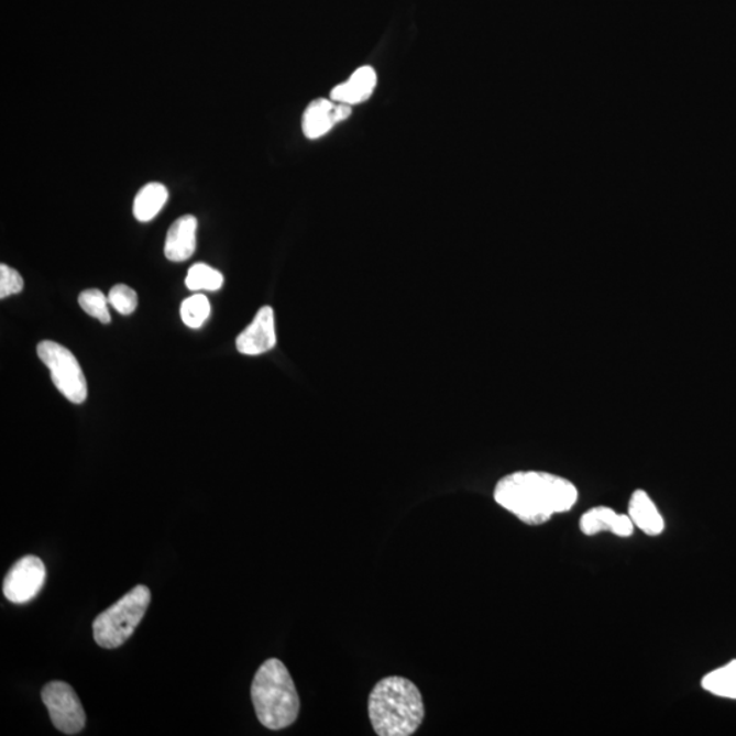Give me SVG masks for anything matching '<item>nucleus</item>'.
Instances as JSON below:
<instances>
[{
	"label": "nucleus",
	"mask_w": 736,
	"mask_h": 736,
	"mask_svg": "<svg viewBox=\"0 0 736 736\" xmlns=\"http://www.w3.org/2000/svg\"><path fill=\"white\" fill-rule=\"evenodd\" d=\"M494 499L518 520L540 525L572 510L579 488L569 479L550 472L518 471L496 483Z\"/></svg>",
	"instance_id": "f257e3e1"
},
{
	"label": "nucleus",
	"mask_w": 736,
	"mask_h": 736,
	"mask_svg": "<svg viewBox=\"0 0 736 736\" xmlns=\"http://www.w3.org/2000/svg\"><path fill=\"white\" fill-rule=\"evenodd\" d=\"M369 716L376 735H414L425 718L424 699L409 679L387 677L370 694Z\"/></svg>",
	"instance_id": "f03ea898"
},
{
	"label": "nucleus",
	"mask_w": 736,
	"mask_h": 736,
	"mask_svg": "<svg viewBox=\"0 0 736 736\" xmlns=\"http://www.w3.org/2000/svg\"><path fill=\"white\" fill-rule=\"evenodd\" d=\"M251 700L262 726L273 732L293 726L298 718L299 694L287 667L278 659L266 660L256 671Z\"/></svg>",
	"instance_id": "7ed1b4c3"
},
{
	"label": "nucleus",
	"mask_w": 736,
	"mask_h": 736,
	"mask_svg": "<svg viewBox=\"0 0 736 736\" xmlns=\"http://www.w3.org/2000/svg\"><path fill=\"white\" fill-rule=\"evenodd\" d=\"M151 604V591L136 585L94 622V636L101 648L116 649L129 640Z\"/></svg>",
	"instance_id": "20e7f679"
},
{
	"label": "nucleus",
	"mask_w": 736,
	"mask_h": 736,
	"mask_svg": "<svg viewBox=\"0 0 736 736\" xmlns=\"http://www.w3.org/2000/svg\"><path fill=\"white\" fill-rule=\"evenodd\" d=\"M37 355L48 367L54 385L68 402L83 404L88 397V385L84 371L67 348L54 341H42Z\"/></svg>",
	"instance_id": "39448f33"
},
{
	"label": "nucleus",
	"mask_w": 736,
	"mask_h": 736,
	"mask_svg": "<svg viewBox=\"0 0 736 736\" xmlns=\"http://www.w3.org/2000/svg\"><path fill=\"white\" fill-rule=\"evenodd\" d=\"M42 700L58 732L66 735H77L83 732L87 716L81 701L70 684L61 681L45 684Z\"/></svg>",
	"instance_id": "423d86ee"
},
{
	"label": "nucleus",
	"mask_w": 736,
	"mask_h": 736,
	"mask_svg": "<svg viewBox=\"0 0 736 736\" xmlns=\"http://www.w3.org/2000/svg\"><path fill=\"white\" fill-rule=\"evenodd\" d=\"M45 574L47 573L42 559L34 556L21 558L6 574L3 595L11 603L31 602L42 591Z\"/></svg>",
	"instance_id": "0eeeda50"
},
{
	"label": "nucleus",
	"mask_w": 736,
	"mask_h": 736,
	"mask_svg": "<svg viewBox=\"0 0 736 736\" xmlns=\"http://www.w3.org/2000/svg\"><path fill=\"white\" fill-rule=\"evenodd\" d=\"M276 342L275 312L271 306H265L255 314L253 322L239 334L237 348L243 355L256 356L273 350Z\"/></svg>",
	"instance_id": "6e6552de"
},
{
	"label": "nucleus",
	"mask_w": 736,
	"mask_h": 736,
	"mask_svg": "<svg viewBox=\"0 0 736 736\" xmlns=\"http://www.w3.org/2000/svg\"><path fill=\"white\" fill-rule=\"evenodd\" d=\"M629 515H618L612 507L597 506L584 513L580 518V529L586 536L612 532L619 538H629L635 532Z\"/></svg>",
	"instance_id": "1a4fd4ad"
},
{
	"label": "nucleus",
	"mask_w": 736,
	"mask_h": 736,
	"mask_svg": "<svg viewBox=\"0 0 736 736\" xmlns=\"http://www.w3.org/2000/svg\"><path fill=\"white\" fill-rule=\"evenodd\" d=\"M198 221L191 215L182 216L171 226L165 238L164 254L169 261L184 262L197 248Z\"/></svg>",
	"instance_id": "9d476101"
},
{
	"label": "nucleus",
	"mask_w": 736,
	"mask_h": 736,
	"mask_svg": "<svg viewBox=\"0 0 736 736\" xmlns=\"http://www.w3.org/2000/svg\"><path fill=\"white\" fill-rule=\"evenodd\" d=\"M627 515L636 528L649 536H658L666 528L663 516L645 490H636L631 494Z\"/></svg>",
	"instance_id": "9b49d317"
},
{
	"label": "nucleus",
	"mask_w": 736,
	"mask_h": 736,
	"mask_svg": "<svg viewBox=\"0 0 736 736\" xmlns=\"http://www.w3.org/2000/svg\"><path fill=\"white\" fill-rule=\"evenodd\" d=\"M376 87V73L373 67L363 66L352 74L347 83L338 85L330 94V99L339 105H361L370 99Z\"/></svg>",
	"instance_id": "f8f14e48"
},
{
	"label": "nucleus",
	"mask_w": 736,
	"mask_h": 736,
	"mask_svg": "<svg viewBox=\"0 0 736 736\" xmlns=\"http://www.w3.org/2000/svg\"><path fill=\"white\" fill-rule=\"evenodd\" d=\"M336 105L333 100L318 99L310 102L304 116V133L308 140L321 139L334 128Z\"/></svg>",
	"instance_id": "ddd939ff"
},
{
	"label": "nucleus",
	"mask_w": 736,
	"mask_h": 736,
	"mask_svg": "<svg viewBox=\"0 0 736 736\" xmlns=\"http://www.w3.org/2000/svg\"><path fill=\"white\" fill-rule=\"evenodd\" d=\"M168 197V188L157 184V182H152V184L142 187L134 199L133 212L135 219L141 222L152 221L154 217L162 212Z\"/></svg>",
	"instance_id": "4468645a"
},
{
	"label": "nucleus",
	"mask_w": 736,
	"mask_h": 736,
	"mask_svg": "<svg viewBox=\"0 0 736 736\" xmlns=\"http://www.w3.org/2000/svg\"><path fill=\"white\" fill-rule=\"evenodd\" d=\"M701 686L717 697L736 700V660L706 674Z\"/></svg>",
	"instance_id": "2eb2a0df"
},
{
	"label": "nucleus",
	"mask_w": 736,
	"mask_h": 736,
	"mask_svg": "<svg viewBox=\"0 0 736 736\" xmlns=\"http://www.w3.org/2000/svg\"><path fill=\"white\" fill-rule=\"evenodd\" d=\"M224 284L219 271L205 264H196L187 273L186 285L191 290H219Z\"/></svg>",
	"instance_id": "dca6fc26"
},
{
	"label": "nucleus",
	"mask_w": 736,
	"mask_h": 736,
	"mask_svg": "<svg viewBox=\"0 0 736 736\" xmlns=\"http://www.w3.org/2000/svg\"><path fill=\"white\" fill-rule=\"evenodd\" d=\"M180 316L188 328H201L210 316V304L207 296L197 294L186 299L182 304Z\"/></svg>",
	"instance_id": "f3484780"
},
{
	"label": "nucleus",
	"mask_w": 736,
	"mask_h": 736,
	"mask_svg": "<svg viewBox=\"0 0 736 736\" xmlns=\"http://www.w3.org/2000/svg\"><path fill=\"white\" fill-rule=\"evenodd\" d=\"M78 304L90 317L99 319L102 323H110L111 316L108 311V298L99 289H87L79 295Z\"/></svg>",
	"instance_id": "a211bd4d"
},
{
	"label": "nucleus",
	"mask_w": 736,
	"mask_h": 736,
	"mask_svg": "<svg viewBox=\"0 0 736 736\" xmlns=\"http://www.w3.org/2000/svg\"><path fill=\"white\" fill-rule=\"evenodd\" d=\"M108 304L116 308L118 312H121L122 316H130L139 306V296L128 285L119 284L110 290Z\"/></svg>",
	"instance_id": "6ab92c4d"
},
{
	"label": "nucleus",
	"mask_w": 736,
	"mask_h": 736,
	"mask_svg": "<svg viewBox=\"0 0 736 736\" xmlns=\"http://www.w3.org/2000/svg\"><path fill=\"white\" fill-rule=\"evenodd\" d=\"M24 289V278L8 265H0V298L20 294Z\"/></svg>",
	"instance_id": "aec40b11"
},
{
	"label": "nucleus",
	"mask_w": 736,
	"mask_h": 736,
	"mask_svg": "<svg viewBox=\"0 0 736 736\" xmlns=\"http://www.w3.org/2000/svg\"><path fill=\"white\" fill-rule=\"evenodd\" d=\"M351 116V106L336 105L334 119L336 123L344 122Z\"/></svg>",
	"instance_id": "412c9836"
}]
</instances>
